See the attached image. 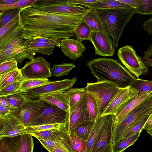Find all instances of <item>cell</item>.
<instances>
[{
    "label": "cell",
    "instance_id": "cell-1",
    "mask_svg": "<svg viewBox=\"0 0 152 152\" xmlns=\"http://www.w3.org/2000/svg\"><path fill=\"white\" fill-rule=\"evenodd\" d=\"M84 15H68L42 11L32 7L22 9L19 20L25 39L42 36L61 40L72 36Z\"/></svg>",
    "mask_w": 152,
    "mask_h": 152
},
{
    "label": "cell",
    "instance_id": "cell-2",
    "mask_svg": "<svg viewBox=\"0 0 152 152\" xmlns=\"http://www.w3.org/2000/svg\"><path fill=\"white\" fill-rule=\"evenodd\" d=\"M87 65L97 81H108L120 88L130 86L136 79L115 59L99 58L88 61Z\"/></svg>",
    "mask_w": 152,
    "mask_h": 152
},
{
    "label": "cell",
    "instance_id": "cell-3",
    "mask_svg": "<svg viewBox=\"0 0 152 152\" xmlns=\"http://www.w3.org/2000/svg\"><path fill=\"white\" fill-rule=\"evenodd\" d=\"M101 19L106 32L113 39L115 50L125 26L132 16L136 13L135 8L121 9L96 10Z\"/></svg>",
    "mask_w": 152,
    "mask_h": 152
},
{
    "label": "cell",
    "instance_id": "cell-4",
    "mask_svg": "<svg viewBox=\"0 0 152 152\" xmlns=\"http://www.w3.org/2000/svg\"><path fill=\"white\" fill-rule=\"evenodd\" d=\"M152 111V93L129 112L119 124L113 126L112 145L121 139L130 128L142 116Z\"/></svg>",
    "mask_w": 152,
    "mask_h": 152
},
{
    "label": "cell",
    "instance_id": "cell-5",
    "mask_svg": "<svg viewBox=\"0 0 152 152\" xmlns=\"http://www.w3.org/2000/svg\"><path fill=\"white\" fill-rule=\"evenodd\" d=\"M84 88L95 99L99 116L120 88L113 83L104 81L87 83Z\"/></svg>",
    "mask_w": 152,
    "mask_h": 152
},
{
    "label": "cell",
    "instance_id": "cell-6",
    "mask_svg": "<svg viewBox=\"0 0 152 152\" xmlns=\"http://www.w3.org/2000/svg\"><path fill=\"white\" fill-rule=\"evenodd\" d=\"M68 0H37L32 7L44 12L68 15L85 14L88 9L69 3Z\"/></svg>",
    "mask_w": 152,
    "mask_h": 152
},
{
    "label": "cell",
    "instance_id": "cell-7",
    "mask_svg": "<svg viewBox=\"0 0 152 152\" xmlns=\"http://www.w3.org/2000/svg\"><path fill=\"white\" fill-rule=\"evenodd\" d=\"M69 113L57 106L42 100L38 115L29 126L65 124L67 122Z\"/></svg>",
    "mask_w": 152,
    "mask_h": 152
},
{
    "label": "cell",
    "instance_id": "cell-8",
    "mask_svg": "<svg viewBox=\"0 0 152 152\" xmlns=\"http://www.w3.org/2000/svg\"><path fill=\"white\" fill-rule=\"evenodd\" d=\"M117 53L118 60L135 77L139 78L140 76L148 73V68L132 46L126 45L119 48Z\"/></svg>",
    "mask_w": 152,
    "mask_h": 152
},
{
    "label": "cell",
    "instance_id": "cell-9",
    "mask_svg": "<svg viewBox=\"0 0 152 152\" xmlns=\"http://www.w3.org/2000/svg\"><path fill=\"white\" fill-rule=\"evenodd\" d=\"M29 133L0 137V152H33V139Z\"/></svg>",
    "mask_w": 152,
    "mask_h": 152
},
{
    "label": "cell",
    "instance_id": "cell-10",
    "mask_svg": "<svg viewBox=\"0 0 152 152\" xmlns=\"http://www.w3.org/2000/svg\"><path fill=\"white\" fill-rule=\"evenodd\" d=\"M50 63L42 56L28 61L20 69L25 79H48L52 76Z\"/></svg>",
    "mask_w": 152,
    "mask_h": 152
},
{
    "label": "cell",
    "instance_id": "cell-11",
    "mask_svg": "<svg viewBox=\"0 0 152 152\" xmlns=\"http://www.w3.org/2000/svg\"><path fill=\"white\" fill-rule=\"evenodd\" d=\"M77 80V77H75L71 79L49 81L42 86L22 92L28 98H37L42 94L58 91L64 92L72 87Z\"/></svg>",
    "mask_w": 152,
    "mask_h": 152
},
{
    "label": "cell",
    "instance_id": "cell-12",
    "mask_svg": "<svg viewBox=\"0 0 152 152\" xmlns=\"http://www.w3.org/2000/svg\"><path fill=\"white\" fill-rule=\"evenodd\" d=\"M42 102V100L39 99L28 98L17 108L12 110L10 113L26 127L38 115Z\"/></svg>",
    "mask_w": 152,
    "mask_h": 152
},
{
    "label": "cell",
    "instance_id": "cell-13",
    "mask_svg": "<svg viewBox=\"0 0 152 152\" xmlns=\"http://www.w3.org/2000/svg\"><path fill=\"white\" fill-rule=\"evenodd\" d=\"M87 96L86 92L80 102L69 111L67 122L65 124L69 134L78 125L85 121L90 120Z\"/></svg>",
    "mask_w": 152,
    "mask_h": 152
},
{
    "label": "cell",
    "instance_id": "cell-14",
    "mask_svg": "<svg viewBox=\"0 0 152 152\" xmlns=\"http://www.w3.org/2000/svg\"><path fill=\"white\" fill-rule=\"evenodd\" d=\"M89 41L94 46L96 55L104 57L114 55L113 40L106 32L92 31Z\"/></svg>",
    "mask_w": 152,
    "mask_h": 152
},
{
    "label": "cell",
    "instance_id": "cell-15",
    "mask_svg": "<svg viewBox=\"0 0 152 152\" xmlns=\"http://www.w3.org/2000/svg\"><path fill=\"white\" fill-rule=\"evenodd\" d=\"M114 116L113 114L104 115L103 125L89 152H101L106 146L111 143Z\"/></svg>",
    "mask_w": 152,
    "mask_h": 152
},
{
    "label": "cell",
    "instance_id": "cell-16",
    "mask_svg": "<svg viewBox=\"0 0 152 152\" xmlns=\"http://www.w3.org/2000/svg\"><path fill=\"white\" fill-rule=\"evenodd\" d=\"M138 94V91L130 86L120 88L113 96L101 115L114 114L124 103Z\"/></svg>",
    "mask_w": 152,
    "mask_h": 152
},
{
    "label": "cell",
    "instance_id": "cell-17",
    "mask_svg": "<svg viewBox=\"0 0 152 152\" xmlns=\"http://www.w3.org/2000/svg\"><path fill=\"white\" fill-rule=\"evenodd\" d=\"M26 128L10 113L0 118V137L22 135L26 133Z\"/></svg>",
    "mask_w": 152,
    "mask_h": 152
},
{
    "label": "cell",
    "instance_id": "cell-18",
    "mask_svg": "<svg viewBox=\"0 0 152 152\" xmlns=\"http://www.w3.org/2000/svg\"><path fill=\"white\" fill-rule=\"evenodd\" d=\"M24 43L6 51H0V63L14 59L21 64L26 58L31 60L34 58L36 53L27 49Z\"/></svg>",
    "mask_w": 152,
    "mask_h": 152
},
{
    "label": "cell",
    "instance_id": "cell-19",
    "mask_svg": "<svg viewBox=\"0 0 152 152\" xmlns=\"http://www.w3.org/2000/svg\"><path fill=\"white\" fill-rule=\"evenodd\" d=\"M152 93L149 92L138 94L124 103L115 114L113 126L120 123L129 112L140 104Z\"/></svg>",
    "mask_w": 152,
    "mask_h": 152
},
{
    "label": "cell",
    "instance_id": "cell-20",
    "mask_svg": "<svg viewBox=\"0 0 152 152\" xmlns=\"http://www.w3.org/2000/svg\"><path fill=\"white\" fill-rule=\"evenodd\" d=\"M60 42L61 52L74 61L80 57L86 50L82 41L77 39L66 38L61 39Z\"/></svg>",
    "mask_w": 152,
    "mask_h": 152
},
{
    "label": "cell",
    "instance_id": "cell-21",
    "mask_svg": "<svg viewBox=\"0 0 152 152\" xmlns=\"http://www.w3.org/2000/svg\"><path fill=\"white\" fill-rule=\"evenodd\" d=\"M38 99L55 105L67 112H69V103L63 92L56 91L41 95Z\"/></svg>",
    "mask_w": 152,
    "mask_h": 152
},
{
    "label": "cell",
    "instance_id": "cell-22",
    "mask_svg": "<svg viewBox=\"0 0 152 152\" xmlns=\"http://www.w3.org/2000/svg\"><path fill=\"white\" fill-rule=\"evenodd\" d=\"M88 9L95 10L121 9L134 8L118 0H98V1L86 7Z\"/></svg>",
    "mask_w": 152,
    "mask_h": 152
},
{
    "label": "cell",
    "instance_id": "cell-23",
    "mask_svg": "<svg viewBox=\"0 0 152 152\" xmlns=\"http://www.w3.org/2000/svg\"><path fill=\"white\" fill-rule=\"evenodd\" d=\"M83 20L92 31L106 32L103 22L96 10L88 9L84 15Z\"/></svg>",
    "mask_w": 152,
    "mask_h": 152
},
{
    "label": "cell",
    "instance_id": "cell-24",
    "mask_svg": "<svg viewBox=\"0 0 152 152\" xmlns=\"http://www.w3.org/2000/svg\"><path fill=\"white\" fill-rule=\"evenodd\" d=\"M24 43L29 50L43 55L50 56L52 54L55 48L53 45L35 42L32 39H26Z\"/></svg>",
    "mask_w": 152,
    "mask_h": 152
},
{
    "label": "cell",
    "instance_id": "cell-25",
    "mask_svg": "<svg viewBox=\"0 0 152 152\" xmlns=\"http://www.w3.org/2000/svg\"><path fill=\"white\" fill-rule=\"evenodd\" d=\"M63 92L68 100L70 111L80 102L87 92L84 88L72 87Z\"/></svg>",
    "mask_w": 152,
    "mask_h": 152
},
{
    "label": "cell",
    "instance_id": "cell-26",
    "mask_svg": "<svg viewBox=\"0 0 152 152\" xmlns=\"http://www.w3.org/2000/svg\"><path fill=\"white\" fill-rule=\"evenodd\" d=\"M95 120L85 121L76 127L71 133L82 139L87 141L95 123Z\"/></svg>",
    "mask_w": 152,
    "mask_h": 152
},
{
    "label": "cell",
    "instance_id": "cell-27",
    "mask_svg": "<svg viewBox=\"0 0 152 152\" xmlns=\"http://www.w3.org/2000/svg\"><path fill=\"white\" fill-rule=\"evenodd\" d=\"M104 115L99 116L96 120L93 129L88 138L86 141V152H89L92 148L103 123Z\"/></svg>",
    "mask_w": 152,
    "mask_h": 152
},
{
    "label": "cell",
    "instance_id": "cell-28",
    "mask_svg": "<svg viewBox=\"0 0 152 152\" xmlns=\"http://www.w3.org/2000/svg\"><path fill=\"white\" fill-rule=\"evenodd\" d=\"M23 78L20 69H19L0 75V89Z\"/></svg>",
    "mask_w": 152,
    "mask_h": 152
},
{
    "label": "cell",
    "instance_id": "cell-29",
    "mask_svg": "<svg viewBox=\"0 0 152 152\" xmlns=\"http://www.w3.org/2000/svg\"><path fill=\"white\" fill-rule=\"evenodd\" d=\"M23 28L20 22L13 29L0 39V50L4 48L12 41L23 37Z\"/></svg>",
    "mask_w": 152,
    "mask_h": 152
},
{
    "label": "cell",
    "instance_id": "cell-30",
    "mask_svg": "<svg viewBox=\"0 0 152 152\" xmlns=\"http://www.w3.org/2000/svg\"><path fill=\"white\" fill-rule=\"evenodd\" d=\"M91 32L89 26L83 20L73 31L72 36L81 41L89 40Z\"/></svg>",
    "mask_w": 152,
    "mask_h": 152
},
{
    "label": "cell",
    "instance_id": "cell-31",
    "mask_svg": "<svg viewBox=\"0 0 152 152\" xmlns=\"http://www.w3.org/2000/svg\"><path fill=\"white\" fill-rule=\"evenodd\" d=\"M141 133L128 138L122 139L112 144L113 152H123L134 143L139 137Z\"/></svg>",
    "mask_w": 152,
    "mask_h": 152
},
{
    "label": "cell",
    "instance_id": "cell-32",
    "mask_svg": "<svg viewBox=\"0 0 152 152\" xmlns=\"http://www.w3.org/2000/svg\"><path fill=\"white\" fill-rule=\"evenodd\" d=\"M152 113V111L142 116L127 131L122 139L128 138L141 132L147 120Z\"/></svg>",
    "mask_w": 152,
    "mask_h": 152
},
{
    "label": "cell",
    "instance_id": "cell-33",
    "mask_svg": "<svg viewBox=\"0 0 152 152\" xmlns=\"http://www.w3.org/2000/svg\"><path fill=\"white\" fill-rule=\"evenodd\" d=\"M75 67L73 63L54 64L50 68V71L54 76L61 77L67 75L69 72Z\"/></svg>",
    "mask_w": 152,
    "mask_h": 152
},
{
    "label": "cell",
    "instance_id": "cell-34",
    "mask_svg": "<svg viewBox=\"0 0 152 152\" xmlns=\"http://www.w3.org/2000/svg\"><path fill=\"white\" fill-rule=\"evenodd\" d=\"M37 0H19L11 4H0V14L4 11L12 9H23L32 7Z\"/></svg>",
    "mask_w": 152,
    "mask_h": 152
},
{
    "label": "cell",
    "instance_id": "cell-35",
    "mask_svg": "<svg viewBox=\"0 0 152 152\" xmlns=\"http://www.w3.org/2000/svg\"><path fill=\"white\" fill-rule=\"evenodd\" d=\"M6 96L12 110L17 108L28 98L24 92L21 91H18Z\"/></svg>",
    "mask_w": 152,
    "mask_h": 152
},
{
    "label": "cell",
    "instance_id": "cell-36",
    "mask_svg": "<svg viewBox=\"0 0 152 152\" xmlns=\"http://www.w3.org/2000/svg\"><path fill=\"white\" fill-rule=\"evenodd\" d=\"M130 86L137 90L138 94L149 92H152V80L136 78Z\"/></svg>",
    "mask_w": 152,
    "mask_h": 152
},
{
    "label": "cell",
    "instance_id": "cell-37",
    "mask_svg": "<svg viewBox=\"0 0 152 152\" xmlns=\"http://www.w3.org/2000/svg\"><path fill=\"white\" fill-rule=\"evenodd\" d=\"M48 79H24L22 82L19 91H23L42 86L48 83Z\"/></svg>",
    "mask_w": 152,
    "mask_h": 152
},
{
    "label": "cell",
    "instance_id": "cell-38",
    "mask_svg": "<svg viewBox=\"0 0 152 152\" xmlns=\"http://www.w3.org/2000/svg\"><path fill=\"white\" fill-rule=\"evenodd\" d=\"M60 128L34 132L28 133H30L32 137H34L37 139H40L44 140H51L54 138L58 134L60 130Z\"/></svg>",
    "mask_w": 152,
    "mask_h": 152
},
{
    "label": "cell",
    "instance_id": "cell-39",
    "mask_svg": "<svg viewBox=\"0 0 152 152\" xmlns=\"http://www.w3.org/2000/svg\"><path fill=\"white\" fill-rule=\"evenodd\" d=\"M87 93V107L90 120H95L99 116L97 102L90 94Z\"/></svg>",
    "mask_w": 152,
    "mask_h": 152
},
{
    "label": "cell",
    "instance_id": "cell-40",
    "mask_svg": "<svg viewBox=\"0 0 152 152\" xmlns=\"http://www.w3.org/2000/svg\"><path fill=\"white\" fill-rule=\"evenodd\" d=\"M71 146L75 152H86V141H85L72 134H69Z\"/></svg>",
    "mask_w": 152,
    "mask_h": 152
},
{
    "label": "cell",
    "instance_id": "cell-41",
    "mask_svg": "<svg viewBox=\"0 0 152 152\" xmlns=\"http://www.w3.org/2000/svg\"><path fill=\"white\" fill-rule=\"evenodd\" d=\"M21 9H15L9 10L0 14V28L18 15Z\"/></svg>",
    "mask_w": 152,
    "mask_h": 152
},
{
    "label": "cell",
    "instance_id": "cell-42",
    "mask_svg": "<svg viewBox=\"0 0 152 152\" xmlns=\"http://www.w3.org/2000/svg\"><path fill=\"white\" fill-rule=\"evenodd\" d=\"M24 78L15 82L0 89V96H7L19 91Z\"/></svg>",
    "mask_w": 152,
    "mask_h": 152
},
{
    "label": "cell",
    "instance_id": "cell-43",
    "mask_svg": "<svg viewBox=\"0 0 152 152\" xmlns=\"http://www.w3.org/2000/svg\"><path fill=\"white\" fill-rule=\"evenodd\" d=\"M19 23V14L4 26L0 28V39L15 28Z\"/></svg>",
    "mask_w": 152,
    "mask_h": 152
},
{
    "label": "cell",
    "instance_id": "cell-44",
    "mask_svg": "<svg viewBox=\"0 0 152 152\" xmlns=\"http://www.w3.org/2000/svg\"><path fill=\"white\" fill-rule=\"evenodd\" d=\"M141 4L135 8L136 13L141 14L152 15V0H141Z\"/></svg>",
    "mask_w": 152,
    "mask_h": 152
},
{
    "label": "cell",
    "instance_id": "cell-45",
    "mask_svg": "<svg viewBox=\"0 0 152 152\" xmlns=\"http://www.w3.org/2000/svg\"><path fill=\"white\" fill-rule=\"evenodd\" d=\"M18 62L14 59H11L0 63V75L17 69Z\"/></svg>",
    "mask_w": 152,
    "mask_h": 152
},
{
    "label": "cell",
    "instance_id": "cell-46",
    "mask_svg": "<svg viewBox=\"0 0 152 152\" xmlns=\"http://www.w3.org/2000/svg\"><path fill=\"white\" fill-rule=\"evenodd\" d=\"M56 124L49 125H42L38 126H29L26 128L27 133L34 132L42 131L52 129H59L62 125L64 124Z\"/></svg>",
    "mask_w": 152,
    "mask_h": 152
},
{
    "label": "cell",
    "instance_id": "cell-47",
    "mask_svg": "<svg viewBox=\"0 0 152 152\" xmlns=\"http://www.w3.org/2000/svg\"><path fill=\"white\" fill-rule=\"evenodd\" d=\"M35 42L50 44L59 48L61 47L60 40L42 36H37L32 38Z\"/></svg>",
    "mask_w": 152,
    "mask_h": 152
},
{
    "label": "cell",
    "instance_id": "cell-48",
    "mask_svg": "<svg viewBox=\"0 0 152 152\" xmlns=\"http://www.w3.org/2000/svg\"><path fill=\"white\" fill-rule=\"evenodd\" d=\"M25 39L23 37L16 39L7 45L4 48L0 50V51H4L19 45L24 42Z\"/></svg>",
    "mask_w": 152,
    "mask_h": 152
},
{
    "label": "cell",
    "instance_id": "cell-49",
    "mask_svg": "<svg viewBox=\"0 0 152 152\" xmlns=\"http://www.w3.org/2000/svg\"><path fill=\"white\" fill-rule=\"evenodd\" d=\"M98 0H68L69 3L77 5H82L84 8L96 2Z\"/></svg>",
    "mask_w": 152,
    "mask_h": 152
},
{
    "label": "cell",
    "instance_id": "cell-50",
    "mask_svg": "<svg viewBox=\"0 0 152 152\" xmlns=\"http://www.w3.org/2000/svg\"><path fill=\"white\" fill-rule=\"evenodd\" d=\"M143 28L148 34L152 35V17L144 23Z\"/></svg>",
    "mask_w": 152,
    "mask_h": 152
},
{
    "label": "cell",
    "instance_id": "cell-51",
    "mask_svg": "<svg viewBox=\"0 0 152 152\" xmlns=\"http://www.w3.org/2000/svg\"><path fill=\"white\" fill-rule=\"evenodd\" d=\"M118 1L128 4L134 8H136L142 4L141 0H118Z\"/></svg>",
    "mask_w": 152,
    "mask_h": 152
},
{
    "label": "cell",
    "instance_id": "cell-52",
    "mask_svg": "<svg viewBox=\"0 0 152 152\" xmlns=\"http://www.w3.org/2000/svg\"><path fill=\"white\" fill-rule=\"evenodd\" d=\"M0 105L12 110L6 96H0Z\"/></svg>",
    "mask_w": 152,
    "mask_h": 152
},
{
    "label": "cell",
    "instance_id": "cell-53",
    "mask_svg": "<svg viewBox=\"0 0 152 152\" xmlns=\"http://www.w3.org/2000/svg\"><path fill=\"white\" fill-rule=\"evenodd\" d=\"M143 59L152 57V43L143 52Z\"/></svg>",
    "mask_w": 152,
    "mask_h": 152
},
{
    "label": "cell",
    "instance_id": "cell-54",
    "mask_svg": "<svg viewBox=\"0 0 152 152\" xmlns=\"http://www.w3.org/2000/svg\"><path fill=\"white\" fill-rule=\"evenodd\" d=\"M11 110L0 105V118L4 117L10 113Z\"/></svg>",
    "mask_w": 152,
    "mask_h": 152
},
{
    "label": "cell",
    "instance_id": "cell-55",
    "mask_svg": "<svg viewBox=\"0 0 152 152\" xmlns=\"http://www.w3.org/2000/svg\"><path fill=\"white\" fill-rule=\"evenodd\" d=\"M152 129V113L147 120L144 126L143 129L147 131Z\"/></svg>",
    "mask_w": 152,
    "mask_h": 152
},
{
    "label": "cell",
    "instance_id": "cell-56",
    "mask_svg": "<svg viewBox=\"0 0 152 152\" xmlns=\"http://www.w3.org/2000/svg\"><path fill=\"white\" fill-rule=\"evenodd\" d=\"M145 65L147 67L152 66V58L142 59Z\"/></svg>",
    "mask_w": 152,
    "mask_h": 152
},
{
    "label": "cell",
    "instance_id": "cell-57",
    "mask_svg": "<svg viewBox=\"0 0 152 152\" xmlns=\"http://www.w3.org/2000/svg\"><path fill=\"white\" fill-rule=\"evenodd\" d=\"M18 0H0V4L7 5L13 3Z\"/></svg>",
    "mask_w": 152,
    "mask_h": 152
},
{
    "label": "cell",
    "instance_id": "cell-58",
    "mask_svg": "<svg viewBox=\"0 0 152 152\" xmlns=\"http://www.w3.org/2000/svg\"><path fill=\"white\" fill-rule=\"evenodd\" d=\"M101 152H113L112 144L110 143Z\"/></svg>",
    "mask_w": 152,
    "mask_h": 152
},
{
    "label": "cell",
    "instance_id": "cell-59",
    "mask_svg": "<svg viewBox=\"0 0 152 152\" xmlns=\"http://www.w3.org/2000/svg\"><path fill=\"white\" fill-rule=\"evenodd\" d=\"M147 133L152 137V129L147 131Z\"/></svg>",
    "mask_w": 152,
    "mask_h": 152
}]
</instances>
